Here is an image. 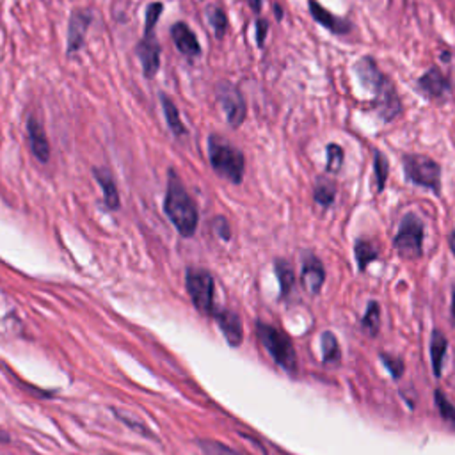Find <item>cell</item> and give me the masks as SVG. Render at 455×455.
Returning a JSON list of instances; mask_svg holds the SVG:
<instances>
[{"label": "cell", "mask_w": 455, "mask_h": 455, "mask_svg": "<svg viewBox=\"0 0 455 455\" xmlns=\"http://www.w3.org/2000/svg\"><path fill=\"white\" fill-rule=\"evenodd\" d=\"M354 71L359 77L361 84L367 89L374 93V105L375 113L383 121H391L401 114L402 103L398 98L397 91H395L393 84L390 79L384 75L375 61L372 57H363L356 62Z\"/></svg>", "instance_id": "6da1fadb"}, {"label": "cell", "mask_w": 455, "mask_h": 455, "mask_svg": "<svg viewBox=\"0 0 455 455\" xmlns=\"http://www.w3.org/2000/svg\"><path fill=\"white\" fill-rule=\"evenodd\" d=\"M164 212L169 221L175 224L182 237L189 238L196 234L197 228V210L189 192L183 187L182 180L175 171H169L168 194L164 201Z\"/></svg>", "instance_id": "7a4b0ae2"}, {"label": "cell", "mask_w": 455, "mask_h": 455, "mask_svg": "<svg viewBox=\"0 0 455 455\" xmlns=\"http://www.w3.org/2000/svg\"><path fill=\"white\" fill-rule=\"evenodd\" d=\"M208 155L210 164L217 175L231 183H241L244 178V155L241 149L231 146L219 135H210L208 139Z\"/></svg>", "instance_id": "3957f363"}, {"label": "cell", "mask_w": 455, "mask_h": 455, "mask_svg": "<svg viewBox=\"0 0 455 455\" xmlns=\"http://www.w3.org/2000/svg\"><path fill=\"white\" fill-rule=\"evenodd\" d=\"M256 335H258L260 343L265 347L267 352L276 361V364H280L288 374H295V370H297V354H295L292 340L283 331H280V329L270 324H263V322L256 324Z\"/></svg>", "instance_id": "277c9868"}, {"label": "cell", "mask_w": 455, "mask_h": 455, "mask_svg": "<svg viewBox=\"0 0 455 455\" xmlns=\"http://www.w3.org/2000/svg\"><path fill=\"white\" fill-rule=\"evenodd\" d=\"M404 171L408 182L415 183L418 187L432 190L436 196L441 194V168L436 161H432L427 155H405L404 157Z\"/></svg>", "instance_id": "5b68a950"}, {"label": "cell", "mask_w": 455, "mask_h": 455, "mask_svg": "<svg viewBox=\"0 0 455 455\" xmlns=\"http://www.w3.org/2000/svg\"><path fill=\"white\" fill-rule=\"evenodd\" d=\"M423 222L415 214H405L393 241L397 255L405 260L420 258L423 253Z\"/></svg>", "instance_id": "8992f818"}, {"label": "cell", "mask_w": 455, "mask_h": 455, "mask_svg": "<svg viewBox=\"0 0 455 455\" xmlns=\"http://www.w3.org/2000/svg\"><path fill=\"white\" fill-rule=\"evenodd\" d=\"M185 284L196 310L203 315H214V277L212 274L205 269H189Z\"/></svg>", "instance_id": "52a82bcc"}, {"label": "cell", "mask_w": 455, "mask_h": 455, "mask_svg": "<svg viewBox=\"0 0 455 455\" xmlns=\"http://www.w3.org/2000/svg\"><path fill=\"white\" fill-rule=\"evenodd\" d=\"M217 98L231 127H241L242 121L246 120V102L238 89L230 82H221L217 86Z\"/></svg>", "instance_id": "ba28073f"}, {"label": "cell", "mask_w": 455, "mask_h": 455, "mask_svg": "<svg viewBox=\"0 0 455 455\" xmlns=\"http://www.w3.org/2000/svg\"><path fill=\"white\" fill-rule=\"evenodd\" d=\"M93 15L89 9H77L69 18L68 25V52L75 54L84 45L86 33H88L89 25H91Z\"/></svg>", "instance_id": "9c48e42d"}, {"label": "cell", "mask_w": 455, "mask_h": 455, "mask_svg": "<svg viewBox=\"0 0 455 455\" xmlns=\"http://www.w3.org/2000/svg\"><path fill=\"white\" fill-rule=\"evenodd\" d=\"M301 280H302V287L306 288V292L310 295H317L318 292L322 290V287H324V281H326L324 265H322V262L315 255L304 256Z\"/></svg>", "instance_id": "30bf717a"}, {"label": "cell", "mask_w": 455, "mask_h": 455, "mask_svg": "<svg viewBox=\"0 0 455 455\" xmlns=\"http://www.w3.org/2000/svg\"><path fill=\"white\" fill-rule=\"evenodd\" d=\"M135 54L141 59L142 71H144L146 77H154L155 73L159 71V66H161V45L155 40L154 34L144 36V40L135 48Z\"/></svg>", "instance_id": "8fae6325"}, {"label": "cell", "mask_w": 455, "mask_h": 455, "mask_svg": "<svg viewBox=\"0 0 455 455\" xmlns=\"http://www.w3.org/2000/svg\"><path fill=\"white\" fill-rule=\"evenodd\" d=\"M215 321H217L219 329L222 331L224 338L228 340L231 347H238L244 338V329H242V321L237 313L230 310L215 311Z\"/></svg>", "instance_id": "7c38bea8"}, {"label": "cell", "mask_w": 455, "mask_h": 455, "mask_svg": "<svg viewBox=\"0 0 455 455\" xmlns=\"http://www.w3.org/2000/svg\"><path fill=\"white\" fill-rule=\"evenodd\" d=\"M308 4H310L311 16H313L322 27H326L329 33L336 34V36H343V34H349L350 30H352V27H350V23L347 22V20L338 18V16H335L333 13H329L328 9L318 4L317 0H308Z\"/></svg>", "instance_id": "4fadbf2b"}, {"label": "cell", "mask_w": 455, "mask_h": 455, "mask_svg": "<svg viewBox=\"0 0 455 455\" xmlns=\"http://www.w3.org/2000/svg\"><path fill=\"white\" fill-rule=\"evenodd\" d=\"M418 86L425 95L436 100L444 98L448 95V91H450V82H448V79L437 68L429 69L425 75H422V79L418 81Z\"/></svg>", "instance_id": "5bb4252c"}, {"label": "cell", "mask_w": 455, "mask_h": 455, "mask_svg": "<svg viewBox=\"0 0 455 455\" xmlns=\"http://www.w3.org/2000/svg\"><path fill=\"white\" fill-rule=\"evenodd\" d=\"M27 132H29V142L34 157L40 162H43V164H47L48 159H50V144H48V139L43 127H41V123L36 117H30L29 120Z\"/></svg>", "instance_id": "9a60e30c"}, {"label": "cell", "mask_w": 455, "mask_h": 455, "mask_svg": "<svg viewBox=\"0 0 455 455\" xmlns=\"http://www.w3.org/2000/svg\"><path fill=\"white\" fill-rule=\"evenodd\" d=\"M171 36H173V41H175L176 48H178L183 55H189V57H196V55H200L201 52L200 41H197L196 34H194L185 23L183 22L175 23L171 29Z\"/></svg>", "instance_id": "2e32d148"}, {"label": "cell", "mask_w": 455, "mask_h": 455, "mask_svg": "<svg viewBox=\"0 0 455 455\" xmlns=\"http://www.w3.org/2000/svg\"><path fill=\"white\" fill-rule=\"evenodd\" d=\"M429 350H430V363H432L434 375H436V377H441V374H443L444 357H447V350H448V340L439 329L432 331Z\"/></svg>", "instance_id": "e0dca14e"}, {"label": "cell", "mask_w": 455, "mask_h": 455, "mask_svg": "<svg viewBox=\"0 0 455 455\" xmlns=\"http://www.w3.org/2000/svg\"><path fill=\"white\" fill-rule=\"evenodd\" d=\"M96 180H98L100 187L103 189V200H105V205L110 208V210H117L120 208V194H117L116 182H114L113 175H110L107 169H93Z\"/></svg>", "instance_id": "ac0fdd59"}, {"label": "cell", "mask_w": 455, "mask_h": 455, "mask_svg": "<svg viewBox=\"0 0 455 455\" xmlns=\"http://www.w3.org/2000/svg\"><path fill=\"white\" fill-rule=\"evenodd\" d=\"M274 269H276L277 281H280L281 297H288V294H290L295 283L294 269H292V265L287 262V260H276Z\"/></svg>", "instance_id": "d6986e66"}, {"label": "cell", "mask_w": 455, "mask_h": 455, "mask_svg": "<svg viewBox=\"0 0 455 455\" xmlns=\"http://www.w3.org/2000/svg\"><path fill=\"white\" fill-rule=\"evenodd\" d=\"M336 197V185L328 178H318L317 183H315L313 189V200L317 201L321 207L329 208L333 203H335Z\"/></svg>", "instance_id": "ffe728a7"}, {"label": "cell", "mask_w": 455, "mask_h": 455, "mask_svg": "<svg viewBox=\"0 0 455 455\" xmlns=\"http://www.w3.org/2000/svg\"><path fill=\"white\" fill-rule=\"evenodd\" d=\"M354 256H356V262H357V267H359V270H364L372 262L377 260L379 253L372 242L364 241V238H359V241H356V244H354Z\"/></svg>", "instance_id": "44dd1931"}, {"label": "cell", "mask_w": 455, "mask_h": 455, "mask_svg": "<svg viewBox=\"0 0 455 455\" xmlns=\"http://www.w3.org/2000/svg\"><path fill=\"white\" fill-rule=\"evenodd\" d=\"M361 328H363V331L368 336L377 335L379 329H381V308H379V302H368L367 311H364L363 318H361Z\"/></svg>", "instance_id": "7402d4cb"}, {"label": "cell", "mask_w": 455, "mask_h": 455, "mask_svg": "<svg viewBox=\"0 0 455 455\" xmlns=\"http://www.w3.org/2000/svg\"><path fill=\"white\" fill-rule=\"evenodd\" d=\"M161 102H162V105H164L166 120H168V125H169V128L173 130V134L175 135L185 134V127H183L182 117H180L178 107H176L175 103H173V100L166 95L161 96Z\"/></svg>", "instance_id": "603a6c76"}, {"label": "cell", "mask_w": 455, "mask_h": 455, "mask_svg": "<svg viewBox=\"0 0 455 455\" xmlns=\"http://www.w3.org/2000/svg\"><path fill=\"white\" fill-rule=\"evenodd\" d=\"M322 356H324V363H336L342 357V349H340L338 338L333 335L331 331L322 333Z\"/></svg>", "instance_id": "cb8c5ba5"}, {"label": "cell", "mask_w": 455, "mask_h": 455, "mask_svg": "<svg viewBox=\"0 0 455 455\" xmlns=\"http://www.w3.org/2000/svg\"><path fill=\"white\" fill-rule=\"evenodd\" d=\"M434 404H436L441 420H443L444 423H448L451 429H455V405L448 401L447 395L441 390L434 391Z\"/></svg>", "instance_id": "d4e9b609"}, {"label": "cell", "mask_w": 455, "mask_h": 455, "mask_svg": "<svg viewBox=\"0 0 455 455\" xmlns=\"http://www.w3.org/2000/svg\"><path fill=\"white\" fill-rule=\"evenodd\" d=\"M388 171H390V166H388V159L384 157L379 149L374 151V175L375 180H377V192H383L384 187H386L388 180Z\"/></svg>", "instance_id": "484cf974"}, {"label": "cell", "mask_w": 455, "mask_h": 455, "mask_svg": "<svg viewBox=\"0 0 455 455\" xmlns=\"http://www.w3.org/2000/svg\"><path fill=\"white\" fill-rule=\"evenodd\" d=\"M326 154H328V166H326V169H328V173L335 175L343 166V159H345L343 148L340 144H336V142H331V144H328V148H326Z\"/></svg>", "instance_id": "4316f807"}, {"label": "cell", "mask_w": 455, "mask_h": 455, "mask_svg": "<svg viewBox=\"0 0 455 455\" xmlns=\"http://www.w3.org/2000/svg\"><path fill=\"white\" fill-rule=\"evenodd\" d=\"M200 448L203 450L205 455H242L230 448L228 444L219 443L214 439H200Z\"/></svg>", "instance_id": "83f0119b"}, {"label": "cell", "mask_w": 455, "mask_h": 455, "mask_svg": "<svg viewBox=\"0 0 455 455\" xmlns=\"http://www.w3.org/2000/svg\"><path fill=\"white\" fill-rule=\"evenodd\" d=\"M381 361H383L384 367L388 368V372H390L391 377L395 379V381H398V379L404 375V359L398 356H393V354H388V352H383L381 354Z\"/></svg>", "instance_id": "f1b7e54d"}, {"label": "cell", "mask_w": 455, "mask_h": 455, "mask_svg": "<svg viewBox=\"0 0 455 455\" xmlns=\"http://www.w3.org/2000/svg\"><path fill=\"white\" fill-rule=\"evenodd\" d=\"M208 15V20H210L212 27H214L215 30V36L217 38H222L226 33V27H228V18H226V13L222 11L221 8H210L207 11Z\"/></svg>", "instance_id": "f546056e"}, {"label": "cell", "mask_w": 455, "mask_h": 455, "mask_svg": "<svg viewBox=\"0 0 455 455\" xmlns=\"http://www.w3.org/2000/svg\"><path fill=\"white\" fill-rule=\"evenodd\" d=\"M162 9H164V6H162L161 2H155V4L148 6V9H146L144 36H149V34H154V29H155V25H157V20H159V16H161Z\"/></svg>", "instance_id": "4dcf8cb0"}, {"label": "cell", "mask_w": 455, "mask_h": 455, "mask_svg": "<svg viewBox=\"0 0 455 455\" xmlns=\"http://www.w3.org/2000/svg\"><path fill=\"white\" fill-rule=\"evenodd\" d=\"M212 226H214L215 234H217L219 237H222L224 241H230L231 231H230V224H228V221H226V219H222V217L214 219V224Z\"/></svg>", "instance_id": "1f68e13d"}, {"label": "cell", "mask_w": 455, "mask_h": 455, "mask_svg": "<svg viewBox=\"0 0 455 455\" xmlns=\"http://www.w3.org/2000/svg\"><path fill=\"white\" fill-rule=\"evenodd\" d=\"M267 29H269V25H267L265 20H258V23H256V40H258L260 47H263V43H265Z\"/></svg>", "instance_id": "d6a6232c"}, {"label": "cell", "mask_w": 455, "mask_h": 455, "mask_svg": "<svg viewBox=\"0 0 455 455\" xmlns=\"http://www.w3.org/2000/svg\"><path fill=\"white\" fill-rule=\"evenodd\" d=\"M450 313H451V324L455 326V288L451 290V308H450Z\"/></svg>", "instance_id": "836d02e7"}, {"label": "cell", "mask_w": 455, "mask_h": 455, "mask_svg": "<svg viewBox=\"0 0 455 455\" xmlns=\"http://www.w3.org/2000/svg\"><path fill=\"white\" fill-rule=\"evenodd\" d=\"M249 6H251L253 11L258 13L262 9V0H249Z\"/></svg>", "instance_id": "e575fe53"}, {"label": "cell", "mask_w": 455, "mask_h": 455, "mask_svg": "<svg viewBox=\"0 0 455 455\" xmlns=\"http://www.w3.org/2000/svg\"><path fill=\"white\" fill-rule=\"evenodd\" d=\"M448 244H450V251H451V255L455 256V230L451 231L450 237H448Z\"/></svg>", "instance_id": "d590c367"}]
</instances>
